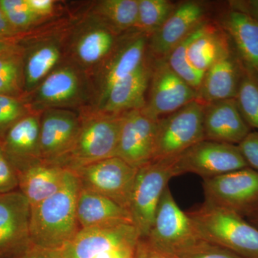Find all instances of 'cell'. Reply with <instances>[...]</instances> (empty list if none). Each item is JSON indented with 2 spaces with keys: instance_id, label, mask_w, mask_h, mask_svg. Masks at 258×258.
<instances>
[{
  "instance_id": "6da1fadb",
  "label": "cell",
  "mask_w": 258,
  "mask_h": 258,
  "mask_svg": "<svg viewBox=\"0 0 258 258\" xmlns=\"http://www.w3.org/2000/svg\"><path fill=\"white\" fill-rule=\"evenodd\" d=\"M80 186L74 172L68 171L61 189L32 207L30 232L32 245L61 249L81 230L77 215Z\"/></svg>"
},
{
  "instance_id": "7a4b0ae2",
  "label": "cell",
  "mask_w": 258,
  "mask_h": 258,
  "mask_svg": "<svg viewBox=\"0 0 258 258\" xmlns=\"http://www.w3.org/2000/svg\"><path fill=\"white\" fill-rule=\"evenodd\" d=\"M123 113L83 108L77 137L69 152L55 164L74 171L96 161L115 157Z\"/></svg>"
},
{
  "instance_id": "3957f363",
  "label": "cell",
  "mask_w": 258,
  "mask_h": 258,
  "mask_svg": "<svg viewBox=\"0 0 258 258\" xmlns=\"http://www.w3.org/2000/svg\"><path fill=\"white\" fill-rule=\"evenodd\" d=\"M202 240L244 258H258V230L237 212L205 202L186 212Z\"/></svg>"
},
{
  "instance_id": "277c9868",
  "label": "cell",
  "mask_w": 258,
  "mask_h": 258,
  "mask_svg": "<svg viewBox=\"0 0 258 258\" xmlns=\"http://www.w3.org/2000/svg\"><path fill=\"white\" fill-rule=\"evenodd\" d=\"M91 96L92 89L87 75L66 60L49 74L26 99L32 111L42 112L51 108L73 110L84 107Z\"/></svg>"
},
{
  "instance_id": "5b68a950",
  "label": "cell",
  "mask_w": 258,
  "mask_h": 258,
  "mask_svg": "<svg viewBox=\"0 0 258 258\" xmlns=\"http://www.w3.org/2000/svg\"><path fill=\"white\" fill-rule=\"evenodd\" d=\"M149 35L133 29L118 37L113 50L89 77L95 104L98 108L110 89L139 69L147 57Z\"/></svg>"
},
{
  "instance_id": "8992f818",
  "label": "cell",
  "mask_w": 258,
  "mask_h": 258,
  "mask_svg": "<svg viewBox=\"0 0 258 258\" xmlns=\"http://www.w3.org/2000/svg\"><path fill=\"white\" fill-rule=\"evenodd\" d=\"M205 106L203 102L196 100L159 118L152 161L175 159L189 148L205 140Z\"/></svg>"
},
{
  "instance_id": "52a82bcc",
  "label": "cell",
  "mask_w": 258,
  "mask_h": 258,
  "mask_svg": "<svg viewBox=\"0 0 258 258\" xmlns=\"http://www.w3.org/2000/svg\"><path fill=\"white\" fill-rule=\"evenodd\" d=\"M174 159L152 161L138 169L128 212L140 239L149 235L164 190L174 177Z\"/></svg>"
},
{
  "instance_id": "ba28073f",
  "label": "cell",
  "mask_w": 258,
  "mask_h": 258,
  "mask_svg": "<svg viewBox=\"0 0 258 258\" xmlns=\"http://www.w3.org/2000/svg\"><path fill=\"white\" fill-rule=\"evenodd\" d=\"M144 240L173 258L203 241L186 212L178 206L169 186L163 192L152 228Z\"/></svg>"
},
{
  "instance_id": "9c48e42d",
  "label": "cell",
  "mask_w": 258,
  "mask_h": 258,
  "mask_svg": "<svg viewBox=\"0 0 258 258\" xmlns=\"http://www.w3.org/2000/svg\"><path fill=\"white\" fill-rule=\"evenodd\" d=\"M118 37L101 20L90 13L75 27L66 42L67 61L89 78L106 60Z\"/></svg>"
},
{
  "instance_id": "30bf717a",
  "label": "cell",
  "mask_w": 258,
  "mask_h": 258,
  "mask_svg": "<svg viewBox=\"0 0 258 258\" xmlns=\"http://www.w3.org/2000/svg\"><path fill=\"white\" fill-rule=\"evenodd\" d=\"M249 167L238 146L203 140L175 158V176L192 173L211 179L232 171Z\"/></svg>"
},
{
  "instance_id": "8fae6325",
  "label": "cell",
  "mask_w": 258,
  "mask_h": 258,
  "mask_svg": "<svg viewBox=\"0 0 258 258\" xmlns=\"http://www.w3.org/2000/svg\"><path fill=\"white\" fill-rule=\"evenodd\" d=\"M138 169L117 157L96 161L72 171L80 188L99 194L128 211L129 200Z\"/></svg>"
},
{
  "instance_id": "7c38bea8",
  "label": "cell",
  "mask_w": 258,
  "mask_h": 258,
  "mask_svg": "<svg viewBox=\"0 0 258 258\" xmlns=\"http://www.w3.org/2000/svg\"><path fill=\"white\" fill-rule=\"evenodd\" d=\"M205 201L243 217L258 203V171L250 167L205 179Z\"/></svg>"
},
{
  "instance_id": "4fadbf2b",
  "label": "cell",
  "mask_w": 258,
  "mask_h": 258,
  "mask_svg": "<svg viewBox=\"0 0 258 258\" xmlns=\"http://www.w3.org/2000/svg\"><path fill=\"white\" fill-rule=\"evenodd\" d=\"M152 60L147 103L144 110L160 118L198 99V92L171 69L166 59Z\"/></svg>"
},
{
  "instance_id": "5bb4252c",
  "label": "cell",
  "mask_w": 258,
  "mask_h": 258,
  "mask_svg": "<svg viewBox=\"0 0 258 258\" xmlns=\"http://www.w3.org/2000/svg\"><path fill=\"white\" fill-rule=\"evenodd\" d=\"M210 20L206 3L184 1L177 6L164 25L149 37L147 54L152 60H164L171 50Z\"/></svg>"
},
{
  "instance_id": "9a60e30c",
  "label": "cell",
  "mask_w": 258,
  "mask_h": 258,
  "mask_svg": "<svg viewBox=\"0 0 258 258\" xmlns=\"http://www.w3.org/2000/svg\"><path fill=\"white\" fill-rule=\"evenodd\" d=\"M31 207L19 190L0 195V258H15L31 248Z\"/></svg>"
},
{
  "instance_id": "2e32d148",
  "label": "cell",
  "mask_w": 258,
  "mask_h": 258,
  "mask_svg": "<svg viewBox=\"0 0 258 258\" xmlns=\"http://www.w3.org/2000/svg\"><path fill=\"white\" fill-rule=\"evenodd\" d=\"M159 119L144 108L123 113L115 157L136 169L151 162Z\"/></svg>"
},
{
  "instance_id": "e0dca14e",
  "label": "cell",
  "mask_w": 258,
  "mask_h": 258,
  "mask_svg": "<svg viewBox=\"0 0 258 258\" xmlns=\"http://www.w3.org/2000/svg\"><path fill=\"white\" fill-rule=\"evenodd\" d=\"M140 239L132 223L81 229L60 250L64 258H93L110 249L136 245Z\"/></svg>"
},
{
  "instance_id": "ac0fdd59",
  "label": "cell",
  "mask_w": 258,
  "mask_h": 258,
  "mask_svg": "<svg viewBox=\"0 0 258 258\" xmlns=\"http://www.w3.org/2000/svg\"><path fill=\"white\" fill-rule=\"evenodd\" d=\"M24 49L25 98L45 78L64 62L66 42L55 35L32 38L25 35L20 40Z\"/></svg>"
},
{
  "instance_id": "d6986e66",
  "label": "cell",
  "mask_w": 258,
  "mask_h": 258,
  "mask_svg": "<svg viewBox=\"0 0 258 258\" xmlns=\"http://www.w3.org/2000/svg\"><path fill=\"white\" fill-rule=\"evenodd\" d=\"M80 114L74 110L51 108L41 112L40 144L42 161L55 164L69 152L77 137Z\"/></svg>"
},
{
  "instance_id": "ffe728a7",
  "label": "cell",
  "mask_w": 258,
  "mask_h": 258,
  "mask_svg": "<svg viewBox=\"0 0 258 258\" xmlns=\"http://www.w3.org/2000/svg\"><path fill=\"white\" fill-rule=\"evenodd\" d=\"M41 112L20 118L0 137V144L17 173L41 162L40 135Z\"/></svg>"
},
{
  "instance_id": "44dd1931",
  "label": "cell",
  "mask_w": 258,
  "mask_h": 258,
  "mask_svg": "<svg viewBox=\"0 0 258 258\" xmlns=\"http://www.w3.org/2000/svg\"><path fill=\"white\" fill-rule=\"evenodd\" d=\"M205 140L238 145L250 133L235 98L207 103L204 109Z\"/></svg>"
},
{
  "instance_id": "7402d4cb",
  "label": "cell",
  "mask_w": 258,
  "mask_h": 258,
  "mask_svg": "<svg viewBox=\"0 0 258 258\" xmlns=\"http://www.w3.org/2000/svg\"><path fill=\"white\" fill-rule=\"evenodd\" d=\"M244 71V64L233 46L204 75L198 101L207 104L236 98Z\"/></svg>"
},
{
  "instance_id": "603a6c76",
  "label": "cell",
  "mask_w": 258,
  "mask_h": 258,
  "mask_svg": "<svg viewBox=\"0 0 258 258\" xmlns=\"http://www.w3.org/2000/svg\"><path fill=\"white\" fill-rule=\"evenodd\" d=\"M151 74L152 60L147 54V59L142 66L115 83L96 109L107 113H123L144 108Z\"/></svg>"
},
{
  "instance_id": "cb8c5ba5",
  "label": "cell",
  "mask_w": 258,
  "mask_h": 258,
  "mask_svg": "<svg viewBox=\"0 0 258 258\" xmlns=\"http://www.w3.org/2000/svg\"><path fill=\"white\" fill-rule=\"evenodd\" d=\"M233 47L230 37L219 22L211 19L198 28L186 50L191 68L202 75Z\"/></svg>"
},
{
  "instance_id": "d4e9b609",
  "label": "cell",
  "mask_w": 258,
  "mask_h": 258,
  "mask_svg": "<svg viewBox=\"0 0 258 258\" xmlns=\"http://www.w3.org/2000/svg\"><path fill=\"white\" fill-rule=\"evenodd\" d=\"M219 23L228 34L244 66L258 79V23L248 15L228 10Z\"/></svg>"
},
{
  "instance_id": "484cf974",
  "label": "cell",
  "mask_w": 258,
  "mask_h": 258,
  "mask_svg": "<svg viewBox=\"0 0 258 258\" xmlns=\"http://www.w3.org/2000/svg\"><path fill=\"white\" fill-rule=\"evenodd\" d=\"M68 171L57 164L37 163L18 172V190L32 208L61 189Z\"/></svg>"
},
{
  "instance_id": "4316f807",
  "label": "cell",
  "mask_w": 258,
  "mask_h": 258,
  "mask_svg": "<svg viewBox=\"0 0 258 258\" xmlns=\"http://www.w3.org/2000/svg\"><path fill=\"white\" fill-rule=\"evenodd\" d=\"M77 215L81 229L96 226L133 224L126 209L103 195L81 188L78 197Z\"/></svg>"
},
{
  "instance_id": "83f0119b",
  "label": "cell",
  "mask_w": 258,
  "mask_h": 258,
  "mask_svg": "<svg viewBox=\"0 0 258 258\" xmlns=\"http://www.w3.org/2000/svg\"><path fill=\"white\" fill-rule=\"evenodd\" d=\"M138 9L139 0H101L93 5L90 13L120 36L135 28Z\"/></svg>"
},
{
  "instance_id": "f1b7e54d",
  "label": "cell",
  "mask_w": 258,
  "mask_h": 258,
  "mask_svg": "<svg viewBox=\"0 0 258 258\" xmlns=\"http://www.w3.org/2000/svg\"><path fill=\"white\" fill-rule=\"evenodd\" d=\"M0 94L25 98L24 49L20 41L0 53Z\"/></svg>"
},
{
  "instance_id": "f546056e",
  "label": "cell",
  "mask_w": 258,
  "mask_h": 258,
  "mask_svg": "<svg viewBox=\"0 0 258 258\" xmlns=\"http://www.w3.org/2000/svg\"><path fill=\"white\" fill-rule=\"evenodd\" d=\"M177 5L169 0H139L138 17L134 29L150 37L164 25Z\"/></svg>"
},
{
  "instance_id": "4dcf8cb0",
  "label": "cell",
  "mask_w": 258,
  "mask_h": 258,
  "mask_svg": "<svg viewBox=\"0 0 258 258\" xmlns=\"http://www.w3.org/2000/svg\"><path fill=\"white\" fill-rule=\"evenodd\" d=\"M235 99L246 123L258 131V79L245 66Z\"/></svg>"
},
{
  "instance_id": "1f68e13d",
  "label": "cell",
  "mask_w": 258,
  "mask_h": 258,
  "mask_svg": "<svg viewBox=\"0 0 258 258\" xmlns=\"http://www.w3.org/2000/svg\"><path fill=\"white\" fill-rule=\"evenodd\" d=\"M3 10L8 23L20 36H24L42 20L30 9L27 0H0Z\"/></svg>"
},
{
  "instance_id": "d6a6232c",
  "label": "cell",
  "mask_w": 258,
  "mask_h": 258,
  "mask_svg": "<svg viewBox=\"0 0 258 258\" xmlns=\"http://www.w3.org/2000/svg\"><path fill=\"white\" fill-rule=\"evenodd\" d=\"M200 27L176 45L166 58L171 69L197 92L201 86L204 75L199 74L190 66L186 59V50Z\"/></svg>"
},
{
  "instance_id": "836d02e7",
  "label": "cell",
  "mask_w": 258,
  "mask_h": 258,
  "mask_svg": "<svg viewBox=\"0 0 258 258\" xmlns=\"http://www.w3.org/2000/svg\"><path fill=\"white\" fill-rule=\"evenodd\" d=\"M32 112L26 98L0 94V137L20 118Z\"/></svg>"
},
{
  "instance_id": "e575fe53",
  "label": "cell",
  "mask_w": 258,
  "mask_h": 258,
  "mask_svg": "<svg viewBox=\"0 0 258 258\" xmlns=\"http://www.w3.org/2000/svg\"><path fill=\"white\" fill-rule=\"evenodd\" d=\"M174 258H244L228 249L203 240Z\"/></svg>"
},
{
  "instance_id": "d590c367",
  "label": "cell",
  "mask_w": 258,
  "mask_h": 258,
  "mask_svg": "<svg viewBox=\"0 0 258 258\" xmlns=\"http://www.w3.org/2000/svg\"><path fill=\"white\" fill-rule=\"evenodd\" d=\"M18 190V173L0 144V195Z\"/></svg>"
},
{
  "instance_id": "8d00e7d4",
  "label": "cell",
  "mask_w": 258,
  "mask_h": 258,
  "mask_svg": "<svg viewBox=\"0 0 258 258\" xmlns=\"http://www.w3.org/2000/svg\"><path fill=\"white\" fill-rule=\"evenodd\" d=\"M237 146L249 167L258 171V132H251Z\"/></svg>"
},
{
  "instance_id": "74e56055",
  "label": "cell",
  "mask_w": 258,
  "mask_h": 258,
  "mask_svg": "<svg viewBox=\"0 0 258 258\" xmlns=\"http://www.w3.org/2000/svg\"><path fill=\"white\" fill-rule=\"evenodd\" d=\"M27 2L34 14L42 21L52 18L57 9V2L54 0H27Z\"/></svg>"
},
{
  "instance_id": "f35d334b",
  "label": "cell",
  "mask_w": 258,
  "mask_h": 258,
  "mask_svg": "<svg viewBox=\"0 0 258 258\" xmlns=\"http://www.w3.org/2000/svg\"><path fill=\"white\" fill-rule=\"evenodd\" d=\"M228 5L230 9L248 15L258 23V0H234Z\"/></svg>"
},
{
  "instance_id": "ab89813d",
  "label": "cell",
  "mask_w": 258,
  "mask_h": 258,
  "mask_svg": "<svg viewBox=\"0 0 258 258\" xmlns=\"http://www.w3.org/2000/svg\"><path fill=\"white\" fill-rule=\"evenodd\" d=\"M133 258H173L169 254L164 253L154 248L144 239H139L136 246Z\"/></svg>"
},
{
  "instance_id": "60d3db41",
  "label": "cell",
  "mask_w": 258,
  "mask_h": 258,
  "mask_svg": "<svg viewBox=\"0 0 258 258\" xmlns=\"http://www.w3.org/2000/svg\"><path fill=\"white\" fill-rule=\"evenodd\" d=\"M15 258H64L58 249L39 248L32 246L28 251Z\"/></svg>"
},
{
  "instance_id": "b9f144b4",
  "label": "cell",
  "mask_w": 258,
  "mask_h": 258,
  "mask_svg": "<svg viewBox=\"0 0 258 258\" xmlns=\"http://www.w3.org/2000/svg\"><path fill=\"white\" fill-rule=\"evenodd\" d=\"M23 37L19 35L15 31L14 29L12 28L11 25L5 18L3 10L0 8V38L17 39L21 38Z\"/></svg>"
},
{
  "instance_id": "7bdbcfd3",
  "label": "cell",
  "mask_w": 258,
  "mask_h": 258,
  "mask_svg": "<svg viewBox=\"0 0 258 258\" xmlns=\"http://www.w3.org/2000/svg\"><path fill=\"white\" fill-rule=\"evenodd\" d=\"M243 217L258 230V203L249 209L248 211L244 214Z\"/></svg>"
},
{
  "instance_id": "ee69618b",
  "label": "cell",
  "mask_w": 258,
  "mask_h": 258,
  "mask_svg": "<svg viewBox=\"0 0 258 258\" xmlns=\"http://www.w3.org/2000/svg\"><path fill=\"white\" fill-rule=\"evenodd\" d=\"M21 38L17 39H4L0 38V53L4 51L8 50L10 47L14 46L20 41Z\"/></svg>"
}]
</instances>
